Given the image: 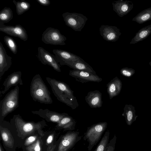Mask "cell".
<instances>
[{"label":"cell","mask_w":151,"mask_h":151,"mask_svg":"<svg viewBox=\"0 0 151 151\" xmlns=\"http://www.w3.org/2000/svg\"><path fill=\"white\" fill-rule=\"evenodd\" d=\"M46 79L50 86L53 93L59 101L75 109L78 106L73 91L65 82L49 77Z\"/></svg>","instance_id":"6da1fadb"},{"label":"cell","mask_w":151,"mask_h":151,"mask_svg":"<svg viewBox=\"0 0 151 151\" xmlns=\"http://www.w3.org/2000/svg\"><path fill=\"white\" fill-rule=\"evenodd\" d=\"M30 92L35 101L45 104H51L53 102L50 91L38 74L35 75L31 81Z\"/></svg>","instance_id":"7a4b0ae2"},{"label":"cell","mask_w":151,"mask_h":151,"mask_svg":"<svg viewBox=\"0 0 151 151\" xmlns=\"http://www.w3.org/2000/svg\"><path fill=\"white\" fill-rule=\"evenodd\" d=\"M19 88L16 86L7 93L0 101V119L3 121L9 114L12 113L19 106Z\"/></svg>","instance_id":"3957f363"},{"label":"cell","mask_w":151,"mask_h":151,"mask_svg":"<svg viewBox=\"0 0 151 151\" xmlns=\"http://www.w3.org/2000/svg\"><path fill=\"white\" fill-rule=\"evenodd\" d=\"M12 123L15 126L19 136L25 137L35 131L40 130L44 124L43 121L38 122H26L19 114L14 115L11 119Z\"/></svg>","instance_id":"277c9868"},{"label":"cell","mask_w":151,"mask_h":151,"mask_svg":"<svg viewBox=\"0 0 151 151\" xmlns=\"http://www.w3.org/2000/svg\"><path fill=\"white\" fill-rule=\"evenodd\" d=\"M106 122H100L88 127L83 139L88 142L87 148L90 151L97 143L107 126Z\"/></svg>","instance_id":"5b68a950"},{"label":"cell","mask_w":151,"mask_h":151,"mask_svg":"<svg viewBox=\"0 0 151 151\" xmlns=\"http://www.w3.org/2000/svg\"><path fill=\"white\" fill-rule=\"evenodd\" d=\"M62 16L66 25L76 31H81L88 19L83 14L75 12H66Z\"/></svg>","instance_id":"8992f818"},{"label":"cell","mask_w":151,"mask_h":151,"mask_svg":"<svg viewBox=\"0 0 151 151\" xmlns=\"http://www.w3.org/2000/svg\"><path fill=\"white\" fill-rule=\"evenodd\" d=\"M66 39L58 29L51 27L47 28L42 35V40L47 44L64 45Z\"/></svg>","instance_id":"52a82bcc"},{"label":"cell","mask_w":151,"mask_h":151,"mask_svg":"<svg viewBox=\"0 0 151 151\" xmlns=\"http://www.w3.org/2000/svg\"><path fill=\"white\" fill-rule=\"evenodd\" d=\"M78 131H70L63 135L59 144L57 151H68L81 139Z\"/></svg>","instance_id":"ba28073f"},{"label":"cell","mask_w":151,"mask_h":151,"mask_svg":"<svg viewBox=\"0 0 151 151\" xmlns=\"http://www.w3.org/2000/svg\"><path fill=\"white\" fill-rule=\"evenodd\" d=\"M37 57L39 60L44 65H48L55 71L61 72L60 65L55 55L46 50L43 48L39 47L38 48Z\"/></svg>","instance_id":"9c48e42d"},{"label":"cell","mask_w":151,"mask_h":151,"mask_svg":"<svg viewBox=\"0 0 151 151\" xmlns=\"http://www.w3.org/2000/svg\"><path fill=\"white\" fill-rule=\"evenodd\" d=\"M0 22V31L11 36L17 37L25 41L28 40V35L25 29L21 25H6Z\"/></svg>","instance_id":"30bf717a"},{"label":"cell","mask_w":151,"mask_h":151,"mask_svg":"<svg viewBox=\"0 0 151 151\" xmlns=\"http://www.w3.org/2000/svg\"><path fill=\"white\" fill-rule=\"evenodd\" d=\"M69 75L82 83L88 82H99L102 80L101 78L96 74L89 72L73 69L70 70Z\"/></svg>","instance_id":"8fae6325"},{"label":"cell","mask_w":151,"mask_h":151,"mask_svg":"<svg viewBox=\"0 0 151 151\" xmlns=\"http://www.w3.org/2000/svg\"><path fill=\"white\" fill-rule=\"evenodd\" d=\"M119 29L115 26L102 25L99 28L100 34L105 40L114 42L118 40L121 35Z\"/></svg>","instance_id":"7c38bea8"},{"label":"cell","mask_w":151,"mask_h":151,"mask_svg":"<svg viewBox=\"0 0 151 151\" xmlns=\"http://www.w3.org/2000/svg\"><path fill=\"white\" fill-rule=\"evenodd\" d=\"M31 112L45 119L47 121L57 124L63 117L68 115V114L65 113H60L51 111L47 109H40L37 111L32 110Z\"/></svg>","instance_id":"4fadbf2b"},{"label":"cell","mask_w":151,"mask_h":151,"mask_svg":"<svg viewBox=\"0 0 151 151\" xmlns=\"http://www.w3.org/2000/svg\"><path fill=\"white\" fill-rule=\"evenodd\" d=\"M22 75L21 71H17L14 72L9 75L3 83L4 89L0 91V96L5 93L13 86H16L18 84L23 85Z\"/></svg>","instance_id":"5bb4252c"},{"label":"cell","mask_w":151,"mask_h":151,"mask_svg":"<svg viewBox=\"0 0 151 151\" xmlns=\"http://www.w3.org/2000/svg\"><path fill=\"white\" fill-rule=\"evenodd\" d=\"M52 52L58 63L62 65H65V63L68 61H75L83 60L80 57L66 50L57 49H53Z\"/></svg>","instance_id":"9a60e30c"},{"label":"cell","mask_w":151,"mask_h":151,"mask_svg":"<svg viewBox=\"0 0 151 151\" xmlns=\"http://www.w3.org/2000/svg\"><path fill=\"white\" fill-rule=\"evenodd\" d=\"M112 4L113 10L121 17L127 14L134 7L132 2L128 1L118 0L113 2Z\"/></svg>","instance_id":"2e32d148"},{"label":"cell","mask_w":151,"mask_h":151,"mask_svg":"<svg viewBox=\"0 0 151 151\" xmlns=\"http://www.w3.org/2000/svg\"><path fill=\"white\" fill-rule=\"evenodd\" d=\"M12 58L8 55L2 44L0 42V81L4 73L10 68Z\"/></svg>","instance_id":"e0dca14e"},{"label":"cell","mask_w":151,"mask_h":151,"mask_svg":"<svg viewBox=\"0 0 151 151\" xmlns=\"http://www.w3.org/2000/svg\"><path fill=\"white\" fill-rule=\"evenodd\" d=\"M85 100L90 107L100 108L102 105V94L98 90L90 91L85 98Z\"/></svg>","instance_id":"ac0fdd59"},{"label":"cell","mask_w":151,"mask_h":151,"mask_svg":"<svg viewBox=\"0 0 151 151\" xmlns=\"http://www.w3.org/2000/svg\"><path fill=\"white\" fill-rule=\"evenodd\" d=\"M65 65H67L73 69L88 72L96 75V72L92 67L83 59L75 61H68L65 63Z\"/></svg>","instance_id":"d6986e66"},{"label":"cell","mask_w":151,"mask_h":151,"mask_svg":"<svg viewBox=\"0 0 151 151\" xmlns=\"http://www.w3.org/2000/svg\"><path fill=\"white\" fill-rule=\"evenodd\" d=\"M107 92L110 99L117 96L120 91L121 83L117 77H115L109 82L106 85Z\"/></svg>","instance_id":"ffe728a7"},{"label":"cell","mask_w":151,"mask_h":151,"mask_svg":"<svg viewBox=\"0 0 151 151\" xmlns=\"http://www.w3.org/2000/svg\"><path fill=\"white\" fill-rule=\"evenodd\" d=\"M151 34V24L143 27L137 32L130 42L133 44L142 41L147 38Z\"/></svg>","instance_id":"44dd1931"},{"label":"cell","mask_w":151,"mask_h":151,"mask_svg":"<svg viewBox=\"0 0 151 151\" xmlns=\"http://www.w3.org/2000/svg\"><path fill=\"white\" fill-rule=\"evenodd\" d=\"M76 122L75 120L68 115L63 117L57 124V127L65 130L72 131L75 129Z\"/></svg>","instance_id":"7402d4cb"},{"label":"cell","mask_w":151,"mask_h":151,"mask_svg":"<svg viewBox=\"0 0 151 151\" xmlns=\"http://www.w3.org/2000/svg\"><path fill=\"white\" fill-rule=\"evenodd\" d=\"M0 131L1 138L5 145L9 147L12 148L14 146V141L10 131L0 125Z\"/></svg>","instance_id":"603a6c76"},{"label":"cell","mask_w":151,"mask_h":151,"mask_svg":"<svg viewBox=\"0 0 151 151\" xmlns=\"http://www.w3.org/2000/svg\"><path fill=\"white\" fill-rule=\"evenodd\" d=\"M151 20V7L145 9L138 13L132 19V21L142 24Z\"/></svg>","instance_id":"cb8c5ba5"},{"label":"cell","mask_w":151,"mask_h":151,"mask_svg":"<svg viewBox=\"0 0 151 151\" xmlns=\"http://www.w3.org/2000/svg\"><path fill=\"white\" fill-rule=\"evenodd\" d=\"M13 2L15 5L17 13L18 15H21L28 10L31 7L30 4L24 0L17 1L14 0Z\"/></svg>","instance_id":"d4e9b609"},{"label":"cell","mask_w":151,"mask_h":151,"mask_svg":"<svg viewBox=\"0 0 151 151\" xmlns=\"http://www.w3.org/2000/svg\"><path fill=\"white\" fill-rule=\"evenodd\" d=\"M13 17L12 9L5 7L0 12V22L4 23L10 22Z\"/></svg>","instance_id":"484cf974"},{"label":"cell","mask_w":151,"mask_h":151,"mask_svg":"<svg viewBox=\"0 0 151 151\" xmlns=\"http://www.w3.org/2000/svg\"><path fill=\"white\" fill-rule=\"evenodd\" d=\"M110 133L109 130L106 132L100 142L94 151H106L109 143Z\"/></svg>","instance_id":"4316f807"},{"label":"cell","mask_w":151,"mask_h":151,"mask_svg":"<svg viewBox=\"0 0 151 151\" xmlns=\"http://www.w3.org/2000/svg\"><path fill=\"white\" fill-rule=\"evenodd\" d=\"M4 41L10 51L14 54L17 52V46L14 40L12 37L5 36L4 38Z\"/></svg>","instance_id":"83f0119b"},{"label":"cell","mask_w":151,"mask_h":151,"mask_svg":"<svg viewBox=\"0 0 151 151\" xmlns=\"http://www.w3.org/2000/svg\"><path fill=\"white\" fill-rule=\"evenodd\" d=\"M27 151H41L40 142L37 139L33 144L26 148Z\"/></svg>","instance_id":"f1b7e54d"},{"label":"cell","mask_w":151,"mask_h":151,"mask_svg":"<svg viewBox=\"0 0 151 151\" xmlns=\"http://www.w3.org/2000/svg\"><path fill=\"white\" fill-rule=\"evenodd\" d=\"M117 137L114 135L113 138L109 142L106 151H114Z\"/></svg>","instance_id":"f546056e"},{"label":"cell","mask_w":151,"mask_h":151,"mask_svg":"<svg viewBox=\"0 0 151 151\" xmlns=\"http://www.w3.org/2000/svg\"><path fill=\"white\" fill-rule=\"evenodd\" d=\"M37 138L36 136H32L28 137L25 140L24 145L26 146L29 145L35 142Z\"/></svg>","instance_id":"4dcf8cb0"},{"label":"cell","mask_w":151,"mask_h":151,"mask_svg":"<svg viewBox=\"0 0 151 151\" xmlns=\"http://www.w3.org/2000/svg\"><path fill=\"white\" fill-rule=\"evenodd\" d=\"M36 1L42 5L48 6L50 4V1L49 0H36Z\"/></svg>","instance_id":"1f68e13d"},{"label":"cell","mask_w":151,"mask_h":151,"mask_svg":"<svg viewBox=\"0 0 151 151\" xmlns=\"http://www.w3.org/2000/svg\"><path fill=\"white\" fill-rule=\"evenodd\" d=\"M133 115L131 111H129L127 114V123L129 125L131 124V121H132V118Z\"/></svg>","instance_id":"d6a6232c"},{"label":"cell","mask_w":151,"mask_h":151,"mask_svg":"<svg viewBox=\"0 0 151 151\" xmlns=\"http://www.w3.org/2000/svg\"><path fill=\"white\" fill-rule=\"evenodd\" d=\"M54 138V134H52L49 135L48 137L46 143L47 144H50L52 142Z\"/></svg>","instance_id":"836d02e7"},{"label":"cell","mask_w":151,"mask_h":151,"mask_svg":"<svg viewBox=\"0 0 151 151\" xmlns=\"http://www.w3.org/2000/svg\"><path fill=\"white\" fill-rule=\"evenodd\" d=\"M121 72L123 75L127 76H129L131 75L130 72L125 69H122Z\"/></svg>","instance_id":"e575fe53"},{"label":"cell","mask_w":151,"mask_h":151,"mask_svg":"<svg viewBox=\"0 0 151 151\" xmlns=\"http://www.w3.org/2000/svg\"><path fill=\"white\" fill-rule=\"evenodd\" d=\"M56 145L53 146L52 148L49 151H54L55 147H56Z\"/></svg>","instance_id":"d590c367"},{"label":"cell","mask_w":151,"mask_h":151,"mask_svg":"<svg viewBox=\"0 0 151 151\" xmlns=\"http://www.w3.org/2000/svg\"><path fill=\"white\" fill-rule=\"evenodd\" d=\"M0 151H3L1 146L0 147Z\"/></svg>","instance_id":"8d00e7d4"}]
</instances>
